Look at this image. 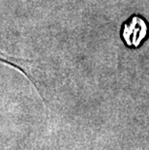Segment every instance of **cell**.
<instances>
[{
    "mask_svg": "<svg viewBox=\"0 0 149 150\" xmlns=\"http://www.w3.org/2000/svg\"><path fill=\"white\" fill-rule=\"evenodd\" d=\"M148 33V26L143 18L138 16L131 17L124 22L121 28V38L129 47H138L145 40Z\"/></svg>",
    "mask_w": 149,
    "mask_h": 150,
    "instance_id": "obj_1",
    "label": "cell"
},
{
    "mask_svg": "<svg viewBox=\"0 0 149 150\" xmlns=\"http://www.w3.org/2000/svg\"><path fill=\"white\" fill-rule=\"evenodd\" d=\"M0 62L4 63V64H8L12 67H14V68H17L18 70H20L21 73H23L28 79H30V81L32 82L33 85L36 87L37 90L39 91L37 81H35L33 76L29 74V72H28L30 70L29 66H30L31 63H32L31 61H29V60H25V59L17 58V57L8 55V54H6L5 52H0Z\"/></svg>",
    "mask_w": 149,
    "mask_h": 150,
    "instance_id": "obj_2",
    "label": "cell"
}]
</instances>
